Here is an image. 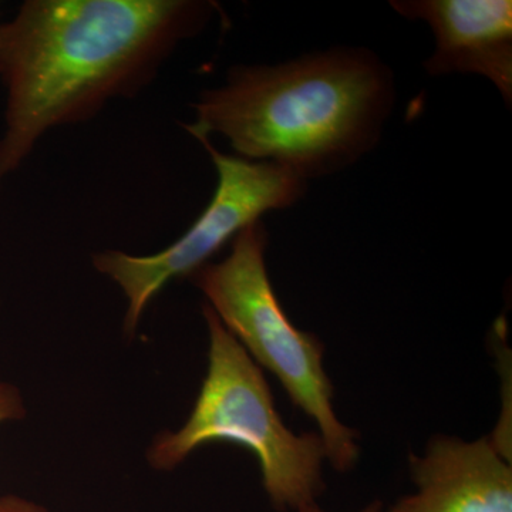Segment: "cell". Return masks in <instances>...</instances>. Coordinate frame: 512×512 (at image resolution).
<instances>
[{
	"label": "cell",
	"mask_w": 512,
	"mask_h": 512,
	"mask_svg": "<svg viewBox=\"0 0 512 512\" xmlns=\"http://www.w3.org/2000/svg\"><path fill=\"white\" fill-rule=\"evenodd\" d=\"M200 0H28L0 26L8 90L0 187L46 131L92 119L146 87L175 47L210 23Z\"/></svg>",
	"instance_id": "cell-1"
},
{
	"label": "cell",
	"mask_w": 512,
	"mask_h": 512,
	"mask_svg": "<svg viewBox=\"0 0 512 512\" xmlns=\"http://www.w3.org/2000/svg\"><path fill=\"white\" fill-rule=\"evenodd\" d=\"M396 101L394 74L372 50L333 47L279 64L235 66L205 90L184 128L221 134L235 156L303 180L345 170L375 150Z\"/></svg>",
	"instance_id": "cell-2"
},
{
	"label": "cell",
	"mask_w": 512,
	"mask_h": 512,
	"mask_svg": "<svg viewBox=\"0 0 512 512\" xmlns=\"http://www.w3.org/2000/svg\"><path fill=\"white\" fill-rule=\"evenodd\" d=\"M208 335V370L194 409L178 431H164L148 448L156 470H174L204 444L232 443L258 460L276 510L301 511L315 504L325 484V446L319 433L295 434L276 410L261 367L208 305L202 308Z\"/></svg>",
	"instance_id": "cell-3"
},
{
	"label": "cell",
	"mask_w": 512,
	"mask_h": 512,
	"mask_svg": "<svg viewBox=\"0 0 512 512\" xmlns=\"http://www.w3.org/2000/svg\"><path fill=\"white\" fill-rule=\"evenodd\" d=\"M268 232L261 221L232 239L221 262H208L188 276L222 325L259 367H265L289 399L315 421L326 460L340 473L359 458L357 433L339 420L333 407V384L323 367L322 342L296 328L276 298L265 252Z\"/></svg>",
	"instance_id": "cell-4"
},
{
	"label": "cell",
	"mask_w": 512,
	"mask_h": 512,
	"mask_svg": "<svg viewBox=\"0 0 512 512\" xmlns=\"http://www.w3.org/2000/svg\"><path fill=\"white\" fill-rule=\"evenodd\" d=\"M200 143L217 168V190L183 237L154 255L106 251L93 256L97 271L109 276L126 295L127 333L137 329L148 303L168 282L188 278L242 229L261 221L266 212L292 207L308 190V181L282 165L229 156L212 146L210 138Z\"/></svg>",
	"instance_id": "cell-5"
},
{
	"label": "cell",
	"mask_w": 512,
	"mask_h": 512,
	"mask_svg": "<svg viewBox=\"0 0 512 512\" xmlns=\"http://www.w3.org/2000/svg\"><path fill=\"white\" fill-rule=\"evenodd\" d=\"M390 5L433 30L436 49L424 62L430 76L478 74L497 87L511 109V0H394Z\"/></svg>",
	"instance_id": "cell-6"
},
{
	"label": "cell",
	"mask_w": 512,
	"mask_h": 512,
	"mask_svg": "<svg viewBox=\"0 0 512 512\" xmlns=\"http://www.w3.org/2000/svg\"><path fill=\"white\" fill-rule=\"evenodd\" d=\"M419 491L389 512H512L510 460L494 440L434 437L423 457L410 454Z\"/></svg>",
	"instance_id": "cell-7"
},
{
	"label": "cell",
	"mask_w": 512,
	"mask_h": 512,
	"mask_svg": "<svg viewBox=\"0 0 512 512\" xmlns=\"http://www.w3.org/2000/svg\"><path fill=\"white\" fill-rule=\"evenodd\" d=\"M25 416V400L18 387L0 380V424L22 420Z\"/></svg>",
	"instance_id": "cell-8"
},
{
	"label": "cell",
	"mask_w": 512,
	"mask_h": 512,
	"mask_svg": "<svg viewBox=\"0 0 512 512\" xmlns=\"http://www.w3.org/2000/svg\"><path fill=\"white\" fill-rule=\"evenodd\" d=\"M0 512H50L18 495H0Z\"/></svg>",
	"instance_id": "cell-9"
},
{
	"label": "cell",
	"mask_w": 512,
	"mask_h": 512,
	"mask_svg": "<svg viewBox=\"0 0 512 512\" xmlns=\"http://www.w3.org/2000/svg\"><path fill=\"white\" fill-rule=\"evenodd\" d=\"M382 511H383L382 501H373V503L370 505H367L365 510H363L362 512H382ZM299 512H325V511L320 510V508L318 507V504L315 503V504L308 505V507L303 508V510H301Z\"/></svg>",
	"instance_id": "cell-10"
}]
</instances>
